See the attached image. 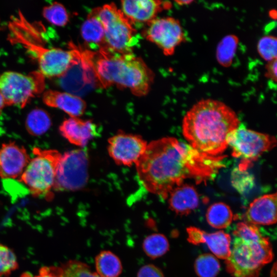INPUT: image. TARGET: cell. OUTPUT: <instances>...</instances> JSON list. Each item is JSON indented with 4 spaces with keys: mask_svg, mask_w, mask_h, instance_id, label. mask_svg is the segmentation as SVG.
Wrapping results in <instances>:
<instances>
[{
    "mask_svg": "<svg viewBox=\"0 0 277 277\" xmlns=\"http://www.w3.org/2000/svg\"><path fill=\"white\" fill-rule=\"evenodd\" d=\"M143 34L166 56L172 55L185 37L180 22L173 17H156L147 24Z\"/></svg>",
    "mask_w": 277,
    "mask_h": 277,
    "instance_id": "11",
    "label": "cell"
},
{
    "mask_svg": "<svg viewBox=\"0 0 277 277\" xmlns=\"http://www.w3.org/2000/svg\"><path fill=\"white\" fill-rule=\"evenodd\" d=\"M276 37L272 35L263 36L258 43V52L267 62L276 59Z\"/></svg>",
    "mask_w": 277,
    "mask_h": 277,
    "instance_id": "32",
    "label": "cell"
},
{
    "mask_svg": "<svg viewBox=\"0 0 277 277\" xmlns=\"http://www.w3.org/2000/svg\"><path fill=\"white\" fill-rule=\"evenodd\" d=\"M100 21L107 50L120 54L132 53L138 36L133 25L114 3L94 8L90 12Z\"/></svg>",
    "mask_w": 277,
    "mask_h": 277,
    "instance_id": "5",
    "label": "cell"
},
{
    "mask_svg": "<svg viewBox=\"0 0 277 277\" xmlns=\"http://www.w3.org/2000/svg\"><path fill=\"white\" fill-rule=\"evenodd\" d=\"M187 241L193 245L205 244L214 255L226 260L231 251V237L222 230L212 233L191 226L187 228Z\"/></svg>",
    "mask_w": 277,
    "mask_h": 277,
    "instance_id": "15",
    "label": "cell"
},
{
    "mask_svg": "<svg viewBox=\"0 0 277 277\" xmlns=\"http://www.w3.org/2000/svg\"><path fill=\"white\" fill-rule=\"evenodd\" d=\"M43 101L48 106L60 109L72 117H79L86 109V102L80 96L67 91L48 90L43 92Z\"/></svg>",
    "mask_w": 277,
    "mask_h": 277,
    "instance_id": "19",
    "label": "cell"
},
{
    "mask_svg": "<svg viewBox=\"0 0 277 277\" xmlns=\"http://www.w3.org/2000/svg\"><path fill=\"white\" fill-rule=\"evenodd\" d=\"M43 15L49 23L58 26H64L69 21V15L62 4L55 2L44 7Z\"/></svg>",
    "mask_w": 277,
    "mask_h": 277,
    "instance_id": "27",
    "label": "cell"
},
{
    "mask_svg": "<svg viewBox=\"0 0 277 277\" xmlns=\"http://www.w3.org/2000/svg\"><path fill=\"white\" fill-rule=\"evenodd\" d=\"M237 43V38L233 35L226 36L221 42L216 51V57L221 65L228 66L231 64Z\"/></svg>",
    "mask_w": 277,
    "mask_h": 277,
    "instance_id": "29",
    "label": "cell"
},
{
    "mask_svg": "<svg viewBox=\"0 0 277 277\" xmlns=\"http://www.w3.org/2000/svg\"><path fill=\"white\" fill-rule=\"evenodd\" d=\"M5 106H6V104L5 103L4 99L0 92V115L2 113V110H3Z\"/></svg>",
    "mask_w": 277,
    "mask_h": 277,
    "instance_id": "36",
    "label": "cell"
},
{
    "mask_svg": "<svg viewBox=\"0 0 277 277\" xmlns=\"http://www.w3.org/2000/svg\"><path fill=\"white\" fill-rule=\"evenodd\" d=\"M169 244L166 237L160 233L149 235L144 240L143 248L150 258L155 259L162 256L169 250Z\"/></svg>",
    "mask_w": 277,
    "mask_h": 277,
    "instance_id": "25",
    "label": "cell"
},
{
    "mask_svg": "<svg viewBox=\"0 0 277 277\" xmlns=\"http://www.w3.org/2000/svg\"><path fill=\"white\" fill-rule=\"evenodd\" d=\"M92 64L98 86L104 88L115 85L142 96L148 93L153 82L152 71L133 53L120 54L100 50L93 52Z\"/></svg>",
    "mask_w": 277,
    "mask_h": 277,
    "instance_id": "3",
    "label": "cell"
},
{
    "mask_svg": "<svg viewBox=\"0 0 277 277\" xmlns=\"http://www.w3.org/2000/svg\"><path fill=\"white\" fill-rule=\"evenodd\" d=\"M45 88V77L38 70L24 74L8 71L0 75V92L6 106L24 108Z\"/></svg>",
    "mask_w": 277,
    "mask_h": 277,
    "instance_id": "9",
    "label": "cell"
},
{
    "mask_svg": "<svg viewBox=\"0 0 277 277\" xmlns=\"http://www.w3.org/2000/svg\"><path fill=\"white\" fill-rule=\"evenodd\" d=\"M171 210L179 215H188L199 206L200 197L192 185L183 183L175 187L167 197Z\"/></svg>",
    "mask_w": 277,
    "mask_h": 277,
    "instance_id": "20",
    "label": "cell"
},
{
    "mask_svg": "<svg viewBox=\"0 0 277 277\" xmlns=\"http://www.w3.org/2000/svg\"><path fill=\"white\" fill-rule=\"evenodd\" d=\"M18 268V262L14 252L0 243V277L6 276Z\"/></svg>",
    "mask_w": 277,
    "mask_h": 277,
    "instance_id": "31",
    "label": "cell"
},
{
    "mask_svg": "<svg viewBox=\"0 0 277 277\" xmlns=\"http://www.w3.org/2000/svg\"><path fill=\"white\" fill-rule=\"evenodd\" d=\"M226 142L232 156L241 160L239 167L243 170L276 145L275 136L247 129L241 124L228 134Z\"/></svg>",
    "mask_w": 277,
    "mask_h": 277,
    "instance_id": "8",
    "label": "cell"
},
{
    "mask_svg": "<svg viewBox=\"0 0 277 277\" xmlns=\"http://www.w3.org/2000/svg\"><path fill=\"white\" fill-rule=\"evenodd\" d=\"M93 52L77 47V56L74 63L62 76V87L67 92L77 95L81 91L98 86L92 64Z\"/></svg>",
    "mask_w": 277,
    "mask_h": 277,
    "instance_id": "12",
    "label": "cell"
},
{
    "mask_svg": "<svg viewBox=\"0 0 277 277\" xmlns=\"http://www.w3.org/2000/svg\"><path fill=\"white\" fill-rule=\"evenodd\" d=\"M147 144L141 136L121 132L109 139L108 151L117 165L130 166L137 163Z\"/></svg>",
    "mask_w": 277,
    "mask_h": 277,
    "instance_id": "13",
    "label": "cell"
},
{
    "mask_svg": "<svg viewBox=\"0 0 277 277\" xmlns=\"http://www.w3.org/2000/svg\"><path fill=\"white\" fill-rule=\"evenodd\" d=\"M276 59L268 62L266 66V76L274 83L276 82Z\"/></svg>",
    "mask_w": 277,
    "mask_h": 277,
    "instance_id": "35",
    "label": "cell"
},
{
    "mask_svg": "<svg viewBox=\"0 0 277 277\" xmlns=\"http://www.w3.org/2000/svg\"><path fill=\"white\" fill-rule=\"evenodd\" d=\"M231 182L233 187L241 194L248 193L254 186V176L247 170L239 167L231 172Z\"/></svg>",
    "mask_w": 277,
    "mask_h": 277,
    "instance_id": "28",
    "label": "cell"
},
{
    "mask_svg": "<svg viewBox=\"0 0 277 277\" xmlns=\"http://www.w3.org/2000/svg\"><path fill=\"white\" fill-rule=\"evenodd\" d=\"M11 28L13 33L11 39L22 45L34 57L38 66V71L45 77H61L77 58V48L72 43L69 45V50L46 47L32 41L30 37H27L13 26Z\"/></svg>",
    "mask_w": 277,
    "mask_h": 277,
    "instance_id": "6",
    "label": "cell"
},
{
    "mask_svg": "<svg viewBox=\"0 0 277 277\" xmlns=\"http://www.w3.org/2000/svg\"><path fill=\"white\" fill-rule=\"evenodd\" d=\"M220 269L217 258L211 254H202L195 261L194 269L199 277H216Z\"/></svg>",
    "mask_w": 277,
    "mask_h": 277,
    "instance_id": "26",
    "label": "cell"
},
{
    "mask_svg": "<svg viewBox=\"0 0 277 277\" xmlns=\"http://www.w3.org/2000/svg\"><path fill=\"white\" fill-rule=\"evenodd\" d=\"M19 181L26 185L35 197H50L62 154L54 149L34 148Z\"/></svg>",
    "mask_w": 277,
    "mask_h": 277,
    "instance_id": "7",
    "label": "cell"
},
{
    "mask_svg": "<svg viewBox=\"0 0 277 277\" xmlns=\"http://www.w3.org/2000/svg\"><path fill=\"white\" fill-rule=\"evenodd\" d=\"M49 114L44 110L35 108L28 114L25 125L28 132L33 136H40L45 133L51 126Z\"/></svg>",
    "mask_w": 277,
    "mask_h": 277,
    "instance_id": "24",
    "label": "cell"
},
{
    "mask_svg": "<svg viewBox=\"0 0 277 277\" xmlns=\"http://www.w3.org/2000/svg\"><path fill=\"white\" fill-rule=\"evenodd\" d=\"M137 277H164L162 271L154 265L149 264L143 266L137 273Z\"/></svg>",
    "mask_w": 277,
    "mask_h": 277,
    "instance_id": "33",
    "label": "cell"
},
{
    "mask_svg": "<svg viewBox=\"0 0 277 277\" xmlns=\"http://www.w3.org/2000/svg\"><path fill=\"white\" fill-rule=\"evenodd\" d=\"M61 134L71 144L78 147H84L88 142L97 135V127L89 120L79 117L65 120L60 125Z\"/></svg>",
    "mask_w": 277,
    "mask_h": 277,
    "instance_id": "18",
    "label": "cell"
},
{
    "mask_svg": "<svg viewBox=\"0 0 277 277\" xmlns=\"http://www.w3.org/2000/svg\"><path fill=\"white\" fill-rule=\"evenodd\" d=\"M95 268L101 277H118L122 271L119 258L109 251H103L96 256Z\"/></svg>",
    "mask_w": 277,
    "mask_h": 277,
    "instance_id": "23",
    "label": "cell"
},
{
    "mask_svg": "<svg viewBox=\"0 0 277 277\" xmlns=\"http://www.w3.org/2000/svg\"><path fill=\"white\" fill-rule=\"evenodd\" d=\"M82 38L91 49L107 50L104 36V29L100 21L90 13L81 28Z\"/></svg>",
    "mask_w": 277,
    "mask_h": 277,
    "instance_id": "21",
    "label": "cell"
},
{
    "mask_svg": "<svg viewBox=\"0 0 277 277\" xmlns=\"http://www.w3.org/2000/svg\"><path fill=\"white\" fill-rule=\"evenodd\" d=\"M232 233L230 254L225 260L227 271L233 277H258L273 258L269 239L256 226L246 222L238 223Z\"/></svg>",
    "mask_w": 277,
    "mask_h": 277,
    "instance_id": "4",
    "label": "cell"
},
{
    "mask_svg": "<svg viewBox=\"0 0 277 277\" xmlns=\"http://www.w3.org/2000/svg\"><path fill=\"white\" fill-rule=\"evenodd\" d=\"M276 193L264 194L255 199L245 214L246 223L254 225H271L276 222Z\"/></svg>",
    "mask_w": 277,
    "mask_h": 277,
    "instance_id": "17",
    "label": "cell"
},
{
    "mask_svg": "<svg viewBox=\"0 0 277 277\" xmlns=\"http://www.w3.org/2000/svg\"><path fill=\"white\" fill-rule=\"evenodd\" d=\"M88 156L77 149L62 154L58 165L53 189L75 191L83 188L88 180Z\"/></svg>",
    "mask_w": 277,
    "mask_h": 277,
    "instance_id": "10",
    "label": "cell"
},
{
    "mask_svg": "<svg viewBox=\"0 0 277 277\" xmlns=\"http://www.w3.org/2000/svg\"><path fill=\"white\" fill-rule=\"evenodd\" d=\"M193 1H175V2L177 4L179 5H187L190 4L191 3H192Z\"/></svg>",
    "mask_w": 277,
    "mask_h": 277,
    "instance_id": "37",
    "label": "cell"
},
{
    "mask_svg": "<svg viewBox=\"0 0 277 277\" xmlns=\"http://www.w3.org/2000/svg\"><path fill=\"white\" fill-rule=\"evenodd\" d=\"M206 217L210 226L216 229H222L231 224L233 214L228 205L223 202H217L208 208Z\"/></svg>",
    "mask_w": 277,
    "mask_h": 277,
    "instance_id": "22",
    "label": "cell"
},
{
    "mask_svg": "<svg viewBox=\"0 0 277 277\" xmlns=\"http://www.w3.org/2000/svg\"><path fill=\"white\" fill-rule=\"evenodd\" d=\"M34 277H61L60 267H43Z\"/></svg>",
    "mask_w": 277,
    "mask_h": 277,
    "instance_id": "34",
    "label": "cell"
},
{
    "mask_svg": "<svg viewBox=\"0 0 277 277\" xmlns=\"http://www.w3.org/2000/svg\"><path fill=\"white\" fill-rule=\"evenodd\" d=\"M240 124L234 111L224 103L202 99L184 116L182 133L193 148L208 155L218 156L228 147V134Z\"/></svg>",
    "mask_w": 277,
    "mask_h": 277,
    "instance_id": "2",
    "label": "cell"
},
{
    "mask_svg": "<svg viewBox=\"0 0 277 277\" xmlns=\"http://www.w3.org/2000/svg\"><path fill=\"white\" fill-rule=\"evenodd\" d=\"M222 156L208 155L175 137H165L148 144L135 166L145 189L166 199L186 179L199 183L210 179L224 166Z\"/></svg>",
    "mask_w": 277,
    "mask_h": 277,
    "instance_id": "1",
    "label": "cell"
},
{
    "mask_svg": "<svg viewBox=\"0 0 277 277\" xmlns=\"http://www.w3.org/2000/svg\"><path fill=\"white\" fill-rule=\"evenodd\" d=\"M26 149L14 142L3 143L0 148V177L19 178L30 161Z\"/></svg>",
    "mask_w": 277,
    "mask_h": 277,
    "instance_id": "14",
    "label": "cell"
},
{
    "mask_svg": "<svg viewBox=\"0 0 277 277\" xmlns=\"http://www.w3.org/2000/svg\"><path fill=\"white\" fill-rule=\"evenodd\" d=\"M61 277H101L92 272L86 264L71 261L60 267Z\"/></svg>",
    "mask_w": 277,
    "mask_h": 277,
    "instance_id": "30",
    "label": "cell"
},
{
    "mask_svg": "<svg viewBox=\"0 0 277 277\" xmlns=\"http://www.w3.org/2000/svg\"><path fill=\"white\" fill-rule=\"evenodd\" d=\"M121 11L126 18L133 23H148L156 18L164 9L170 8L167 1L151 0L122 1Z\"/></svg>",
    "mask_w": 277,
    "mask_h": 277,
    "instance_id": "16",
    "label": "cell"
}]
</instances>
